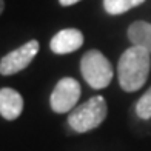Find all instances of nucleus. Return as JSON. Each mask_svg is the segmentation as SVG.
Listing matches in <instances>:
<instances>
[{"instance_id":"nucleus-1","label":"nucleus","mask_w":151,"mask_h":151,"mask_svg":"<svg viewBox=\"0 0 151 151\" xmlns=\"http://www.w3.org/2000/svg\"><path fill=\"white\" fill-rule=\"evenodd\" d=\"M151 68V54L140 46L128 48L120 56L117 77L123 91L134 93L145 85Z\"/></svg>"},{"instance_id":"nucleus-2","label":"nucleus","mask_w":151,"mask_h":151,"mask_svg":"<svg viewBox=\"0 0 151 151\" xmlns=\"http://www.w3.org/2000/svg\"><path fill=\"white\" fill-rule=\"evenodd\" d=\"M108 113L106 102L102 96H93L90 100L74 108L68 116V125L76 133H88L105 120Z\"/></svg>"},{"instance_id":"nucleus-3","label":"nucleus","mask_w":151,"mask_h":151,"mask_svg":"<svg viewBox=\"0 0 151 151\" xmlns=\"http://www.w3.org/2000/svg\"><path fill=\"white\" fill-rule=\"evenodd\" d=\"M80 71L85 82L94 90H104L113 79L111 63L97 50H91L83 54L80 60Z\"/></svg>"},{"instance_id":"nucleus-4","label":"nucleus","mask_w":151,"mask_h":151,"mask_svg":"<svg viewBox=\"0 0 151 151\" xmlns=\"http://www.w3.org/2000/svg\"><path fill=\"white\" fill-rule=\"evenodd\" d=\"M80 97V83L73 77H63L51 93L50 105L54 113H68L77 105Z\"/></svg>"},{"instance_id":"nucleus-5","label":"nucleus","mask_w":151,"mask_h":151,"mask_svg":"<svg viewBox=\"0 0 151 151\" xmlns=\"http://www.w3.org/2000/svg\"><path fill=\"white\" fill-rule=\"evenodd\" d=\"M39 48L40 45L37 40H29L28 43H25L20 48H17V50L8 52L0 60V74L11 76V74H16L19 71L25 70L32 62V59L37 56Z\"/></svg>"},{"instance_id":"nucleus-6","label":"nucleus","mask_w":151,"mask_h":151,"mask_svg":"<svg viewBox=\"0 0 151 151\" xmlns=\"http://www.w3.org/2000/svg\"><path fill=\"white\" fill-rule=\"evenodd\" d=\"M82 45H83V34L79 29L68 28L59 31L51 39L50 48L54 54H70L77 51Z\"/></svg>"},{"instance_id":"nucleus-7","label":"nucleus","mask_w":151,"mask_h":151,"mask_svg":"<svg viewBox=\"0 0 151 151\" xmlns=\"http://www.w3.org/2000/svg\"><path fill=\"white\" fill-rule=\"evenodd\" d=\"M23 111V99L12 88L0 90V116L6 120H16Z\"/></svg>"},{"instance_id":"nucleus-8","label":"nucleus","mask_w":151,"mask_h":151,"mask_svg":"<svg viewBox=\"0 0 151 151\" xmlns=\"http://www.w3.org/2000/svg\"><path fill=\"white\" fill-rule=\"evenodd\" d=\"M128 39L134 46H140L151 54V23L137 20L128 28Z\"/></svg>"},{"instance_id":"nucleus-9","label":"nucleus","mask_w":151,"mask_h":151,"mask_svg":"<svg viewBox=\"0 0 151 151\" xmlns=\"http://www.w3.org/2000/svg\"><path fill=\"white\" fill-rule=\"evenodd\" d=\"M143 2L145 0H104V8L108 14L117 16L133 9L134 6L142 5Z\"/></svg>"},{"instance_id":"nucleus-10","label":"nucleus","mask_w":151,"mask_h":151,"mask_svg":"<svg viewBox=\"0 0 151 151\" xmlns=\"http://www.w3.org/2000/svg\"><path fill=\"white\" fill-rule=\"evenodd\" d=\"M136 113L140 119L147 120L151 119V88L137 100L136 104Z\"/></svg>"},{"instance_id":"nucleus-11","label":"nucleus","mask_w":151,"mask_h":151,"mask_svg":"<svg viewBox=\"0 0 151 151\" xmlns=\"http://www.w3.org/2000/svg\"><path fill=\"white\" fill-rule=\"evenodd\" d=\"M59 2H60L62 6H71V5H74V3L80 2V0H59Z\"/></svg>"},{"instance_id":"nucleus-12","label":"nucleus","mask_w":151,"mask_h":151,"mask_svg":"<svg viewBox=\"0 0 151 151\" xmlns=\"http://www.w3.org/2000/svg\"><path fill=\"white\" fill-rule=\"evenodd\" d=\"M3 8H5V2H3V0H0V14L3 12Z\"/></svg>"}]
</instances>
